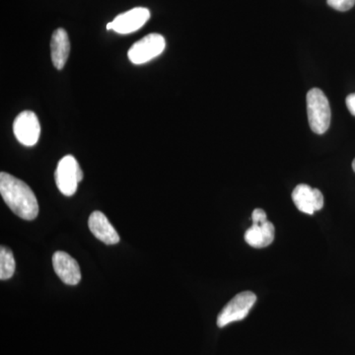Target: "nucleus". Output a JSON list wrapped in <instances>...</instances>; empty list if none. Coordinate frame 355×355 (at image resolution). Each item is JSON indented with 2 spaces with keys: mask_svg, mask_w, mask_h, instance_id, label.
I'll use <instances>...</instances> for the list:
<instances>
[{
  "mask_svg": "<svg viewBox=\"0 0 355 355\" xmlns=\"http://www.w3.org/2000/svg\"><path fill=\"white\" fill-rule=\"evenodd\" d=\"M0 193L16 216L24 220H34L39 214V205L34 191L22 180L0 173Z\"/></svg>",
  "mask_w": 355,
  "mask_h": 355,
  "instance_id": "obj_1",
  "label": "nucleus"
},
{
  "mask_svg": "<svg viewBox=\"0 0 355 355\" xmlns=\"http://www.w3.org/2000/svg\"><path fill=\"white\" fill-rule=\"evenodd\" d=\"M308 121L311 130L323 135L331 125V108L328 98L319 88L311 89L307 94Z\"/></svg>",
  "mask_w": 355,
  "mask_h": 355,
  "instance_id": "obj_2",
  "label": "nucleus"
},
{
  "mask_svg": "<svg viewBox=\"0 0 355 355\" xmlns=\"http://www.w3.org/2000/svg\"><path fill=\"white\" fill-rule=\"evenodd\" d=\"M83 171L76 157L64 156L58 162L55 172V184L62 195L71 197L76 193L77 187L83 180Z\"/></svg>",
  "mask_w": 355,
  "mask_h": 355,
  "instance_id": "obj_3",
  "label": "nucleus"
},
{
  "mask_svg": "<svg viewBox=\"0 0 355 355\" xmlns=\"http://www.w3.org/2000/svg\"><path fill=\"white\" fill-rule=\"evenodd\" d=\"M256 301L257 296L253 292H240L219 313L217 316V326L223 328L233 322L242 321L248 316Z\"/></svg>",
  "mask_w": 355,
  "mask_h": 355,
  "instance_id": "obj_4",
  "label": "nucleus"
},
{
  "mask_svg": "<svg viewBox=\"0 0 355 355\" xmlns=\"http://www.w3.org/2000/svg\"><path fill=\"white\" fill-rule=\"evenodd\" d=\"M164 37L159 34H149L133 44L128 53V60L133 64H144L157 58L165 50Z\"/></svg>",
  "mask_w": 355,
  "mask_h": 355,
  "instance_id": "obj_5",
  "label": "nucleus"
},
{
  "mask_svg": "<svg viewBox=\"0 0 355 355\" xmlns=\"http://www.w3.org/2000/svg\"><path fill=\"white\" fill-rule=\"evenodd\" d=\"M16 139L25 146L37 144L41 135V125L38 116L31 111H24L18 114L13 123Z\"/></svg>",
  "mask_w": 355,
  "mask_h": 355,
  "instance_id": "obj_6",
  "label": "nucleus"
},
{
  "mask_svg": "<svg viewBox=\"0 0 355 355\" xmlns=\"http://www.w3.org/2000/svg\"><path fill=\"white\" fill-rule=\"evenodd\" d=\"M294 205L301 212L306 214H314L324 207V197L321 191L312 189L305 184H298L292 193Z\"/></svg>",
  "mask_w": 355,
  "mask_h": 355,
  "instance_id": "obj_7",
  "label": "nucleus"
},
{
  "mask_svg": "<svg viewBox=\"0 0 355 355\" xmlns=\"http://www.w3.org/2000/svg\"><path fill=\"white\" fill-rule=\"evenodd\" d=\"M150 18V11L144 7H137L121 13L112 21V30L119 34H130L146 25Z\"/></svg>",
  "mask_w": 355,
  "mask_h": 355,
  "instance_id": "obj_8",
  "label": "nucleus"
},
{
  "mask_svg": "<svg viewBox=\"0 0 355 355\" xmlns=\"http://www.w3.org/2000/svg\"><path fill=\"white\" fill-rule=\"evenodd\" d=\"M53 266L55 273L67 286H77L81 280L78 263L65 252L58 251L53 256Z\"/></svg>",
  "mask_w": 355,
  "mask_h": 355,
  "instance_id": "obj_9",
  "label": "nucleus"
},
{
  "mask_svg": "<svg viewBox=\"0 0 355 355\" xmlns=\"http://www.w3.org/2000/svg\"><path fill=\"white\" fill-rule=\"evenodd\" d=\"M88 226L91 233L105 244L114 245L120 242V235L103 212L94 211L91 214Z\"/></svg>",
  "mask_w": 355,
  "mask_h": 355,
  "instance_id": "obj_10",
  "label": "nucleus"
},
{
  "mask_svg": "<svg viewBox=\"0 0 355 355\" xmlns=\"http://www.w3.org/2000/svg\"><path fill=\"white\" fill-rule=\"evenodd\" d=\"M69 51L70 42L67 31L62 28L55 30L51 41V62L55 69H64L69 60Z\"/></svg>",
  "mask_w": 355,
  "mask_h": 355,
  "instance_id": "obj_11",
  "label": "nucleus"
},
{
  "mask_svg": "<svg viewBox=\"0 0 355 355\" xmlns=\"http://www.w3.org/2000/svg\"><path fill=\"white\" fill-rule=\"evenodd\" d=\"M275 240V226L266 220L261 224H253L245 233V241L254 248L270 246Z\"/></svg>",
  "mask_w": 355,
  "mask_h": 355,
  "instance_id": "obj_12",
  "label": "nucleus"
},
{
  "mask_svg": "<svg viewBox=\"0 0 355 355\" xmlns=\"http://www.w3.org/2000/svg\"><path fill=\"white\" fill-rule=\"evenodd\" d=\"M16 263L12 251L8 248H0V279L7 280L13 277Z\"/></svg>",
  "mask_w": 355,
  "mask_h": 355,
  "instance_id": "obj_13",
  "label": "nucleus"
},
{
  "mask_svg": "<svg viewBox=\"0 0 355 355\" xmlns=\"http://www.w3.org/2000/svg\"><path fill=\"white\" fill-rule=\"evenodd\" d=\"M327 3L331 8L345 12L354 6L355 0H327Z\"/></svg>",
  "mask_w": 355,
  "mask_h": 355,
  "instance_id": "obj_14",
  "label": "nucleus"
},
{
  "mask_svg": "<svg viewBox=\"0 0 355 355\" xmlns=\"http://www.w3.org/2000/svg\"><path fill=\"white\" fill-rule=\"evenodd\" d=\"M252 220L253 224H261L266 221V214L263 209H254L252 214Z\"/></svg>",
  "mask_w": 355,
  "mask_h": 355,
  "instance_id": "obj_15",
  "label": "nucleus"
},
{
  "mask_svg": "<svg viewBox=\"0 0 355 355\" xmlns=\"http://www.w3.org/2000/svg\"><path fill=\"white\" fill-rule=\"evenodd\" d=\"M345 104H347V109H349L350 114H354L355 116V93L347 96V100H345Z\"/></svg>",
  "mask_w": 355,
  "mask_h": 355,
  "instance_id": "obj_16",
  "label": "nucleus"
},
{
  "mask_svg": "<svg viewBox=\"0 0 355 355\" xmlns=\"http://www.w3.org/2000/svg\"><path fill=\"white\" fill-rule=\"evenodd\" d=\"M352 169H354V171L355 172V159L354 160V162H352Z\"/></svg>",
  "mask_w": 355,
  "mask_h": 355,
  "instance_id": "obj_17",
  "label": "nucleus"
}]
</instances>
